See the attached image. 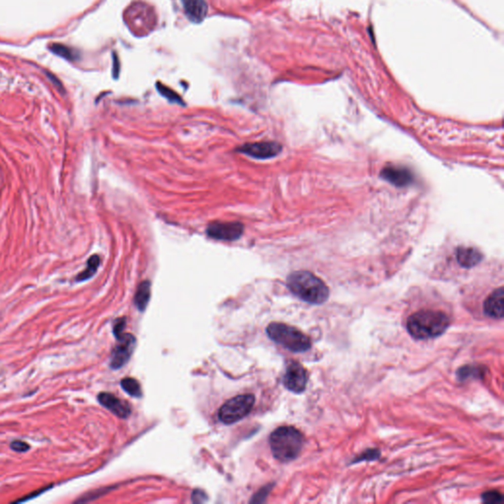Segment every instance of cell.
I'll list each match as a JSON object with an SVG mask.
<instances>
[{
  "label": "cell",
  "instance_id": "603a6c76",
  "mask_svg": "<svg viewBox=\"0 0 504 504\" xmlns=\"http://www.w3.org/2000/svg\"><path fill=\"white\" fill-rule=\"evenodd\" d=\"M380 456V452L379 450H375V449H371V450H367L366 452L363 453L361 456H359V459H357L356 461L354 460V462H360V461H364V460H367V461H372V460H375L377 458H379Z\"/></svg>",
  "mask_w": 504,
  "mask_h": 504
},
{
  "label": "cell",
  "instance_id": "277c9868",
  "mask_svg": "<svg viewBox=\"0 0 504 504\" xmlns=\"http://www.w3.org/2000/svg\"><path fill=\"white\" fill-rule=\"evenodd\" d=\"M267 335L272 341L294 353H304L311 348L308 336L288 324L271 323L267 327Z\"/></svg>",
  "mask_w": 504,
  "mask_h": 504
},
{
  "label": "cell",
  "instance_id": "6da1fadb",
  "mask_svg": "<svg viewBox=\"0 0 504 504\" xmlns=\"http://www.w3.org/2000/svg\"><path fill=\"white\" fill-rule=\"evenodd\" d=\"M450 325V319L440 310L423 309L413 313L407 321L409 334L417 340L434 339Z\"/></svg>",
  "mask_w": 504,
  "mask_h": 504
},
{
  "label": "cell",
  "instance_id": "5b68a950",
  "mask_svg": "<svg viewBox=\"0 0 504 504\" xmlns=\"http://www.w3.org/2000/svg\"><path fill=\"white\" fill-rule=\"evenodd\" d=\"M255 397L252 394L238 395L223 404L219 411V420L231 424L242 420L247 416L254 406Z\"/></svg>",
  "mask_w": 504,
  "mask_h": 504
},
{
  "label": "cell",
  "instance_id": "3957f363",
  "mask_svg": "<svg viewBox=\"0 0 504 504\" xmlns=\"http://www.w3.org/2000/svg\"><path fill=\"white\" fill-rule=\"evenodd\" d=\"M274 457L281 462H290L299 457L304 443L302 433L294 426L275 429L269 438Z\"/></svg>",
  "mask_w": 504,
  "mask_h": 504
},
{
  "label": "cell",
  "instance_id": "d4e9b609",
  "mask_svg": "<svg viewBox=\"0 0 504 504\" xmlns=\"http://www.w3.org/2000/svg\"><path fill=\"white\" fill-rule=\"evenodd\" d=\"M50 486H51V485H50ZM50 486H45V487H42V488H40V489H38L37 491H34V492H32V493H30V494H28V495H26V496H23L22 498H20V499H18V500L14 501V502H24V501L30 500V499H32V498H35V497L39 496L40 494L43 493L44 491L48 490V489L50 488Z\"/></svg>",
  "mask_w": 504,
  "mask_h": 504
},
{
  "label": "cell",
  "instance_id": "52a82bcc",
  "mask_svg": "<svg viewBox=\"0 0 504 504\" xmlns=\"http://www.w3.org/2000/svg\"><path fill=\"white\" fill-rule=\"evenodd\" d=\"M117 338L118 345L114 349L110 358V367L113 369L122 367L129 361L136 346V339L132 334L122 333Z\"/></svg>",
  "mask_w": 504,
  "mask_h": 504
},
{
  "label": "cell",
  "instance_id": "ffe728a7",
  "mask_svg": "<svg viewBox=\"0 0 504 504\" xmlns=\"http://www.w3.org/2000/svg\"><path fill=\"white\" fill-rule=\"evenodd\" d=\"M157 88H158V91L160 92V94L162 95L169 101H171L173 102H177V103H182V100L181 99V97L176 92H174L172 89L167 88L164 85L160 84V83L157 85Z\"/></svg>",
  "mask_w": 504,
  "mask_h": 504
},
{
  "label": "cell",
  "instance_id": "d6986e66",
  "mask_svg": "<svg viewBox=\"0 0 504 504\" xmlns=\"http://www.w3.org/2000/svg\"><path fill=\"white\" fill-rule=\"evenodd\" d=\"M122 389L128 393L132 397H141L142 396V389L139 384V382L133 378H124L121 382Z\"/></svg>",
  "mask_w": 504,
  "mask_h": 504
},
{
  "label": "cell",
  "instance_id": "5bb4252c",
  "mask_svg": "<svg viewBox=\"0 0 504 504\" xmlns=\"http://www.w3.org/2000/svg\"><path fill=\"white\" fill-rule=\"evenodd\" d=\"M458 262L464 267H472L481 261V254L473 248H461L457 252Z\"/></svg>",
  "mask_w": 504,
  "mask_h": 504
},
{
  "label": "cell",
  "instance_id": "9c48e42d",
  "mask_svg": "<svg viewBox=\"0 0 504 504\" xmlns=\"http://www.w3.org/2000/svg\"><path fill=\"white\" fill-rule=\"evenodd\" d=\"M239 151L244 155L258 160H266L276 157L282 151V146L275 141H262L254 143H246L239 148Z\"/></svg>",
  "mask_w": 504,
  "mask_h": 504
},
{
  "label": "cell",
  "instance_id": "8fae6325",
  "mask_svg": "<svg viewBox=\"0 0 504 504\" xmlns=\"http://www.w3.org/2000/svg\"><path fill=\"white\" fill-rule=\"evenodd\" d=\"M504 292L503 288L495 290L490 296H488L484 303V311L485 315L494 318L501 319L504 315Z\"/></svg>",
  "mask_w": 504,
  "mask_h": 504
},
{
  "label": "cell",
  "instance_id": "7c38bea8",
  "mask_svg": "<svg viewBox=\"0 0 504 504\" xmlns=\"http://www.w3.org/2000/svg\"><path fill=\"white\" fill-rule=\"evenodd\" d=\"M381 177L396 186H406L413 181L411 172L400 166H387L381 172Z\"/></svg>",
  "mask_w": 504,
  "mask_h": 504
},
{
  "label": "cell",
  "instance_id": "cb8c5ba5",
  "mask_svg": "<svg viewBox=\"0 0 504 504\" xmlns=\"http://www.w3.org/2000/svg\"><path fill=\"white\" fill-rule=\"evenodd\" d=\"M124 328H125V318L118 319L114 326V334L116 335V337H119L120 335H121L123 333Z\"/></svg>",
  "mask_w": 504,
  "mask_h": 504
},
{
  "label": "cell",
  "instance_id": "9a60e30c",
  "mask_svg": "<svg viewBox=\"0 0 504 504\" xmlns=\"http://www.w3.org/2000/svg\"><path fill=\"white\" fill-rule=\"evenodd\" d=\"M150 297H151V284L150 282L148 281H145V282H142L138 289H137V292H136V295H135V298H134V302H135V304L137 306V308L141 311H143L148 302H149V300H150Z\"/></svg>",
  "mask_w": 504,
  "mask_h": 504
},
{
  "label": "cell",
  "instance_id": "e0dca14e",
  "mask_svg": "<svg viewBox=\"0 0 504 504\" xmlns=\"http://www.w3.org/2000/svg\"><path fill=\"white\" fill-rule=\"evenodd\" d=\"M49 49L55 53L58 54L59 57H61L67 60H71V61H75L77 59H78V52L76 50H74L73 48H70L69 46L65 45V44H61V43H51L50 46H49Z\"/></svg>",
  "mask_w": 504,
  "mask_h": 504
},
{
  "label": "cell",
  "instance_id": "2e32d148",
  "mask_svg": "<svg viewBox=\"0 0 504 504\" xmlns=\"http://www.w3.org/2000/svg\"><path fill=\"white\" fill-rule=\"evenodd\" d=\"M100 263H101V258L99 257V255L91 256L87 262L86 269L84 271H82L76 277V281L84 282V281H86V280H89L90 278H92L96 274V272L100 266Z\"/></svg>",
  "mask_w": 504,
  "mask_h": 504
},
{
  "label": "cell",
  "instance_id": "ba28073f",
  "mask_svg": "<svg viewBox=\"0 0 504 504\" xmlns=\"http://www.w3.org/2000/svg\"><path fill=\"white\" fill-rule=\"evenodd\" d=\"M307 380L306 369L298 362H290L283 379L285 387L294 393L300 394L305 390Z\"/></svg>",
  "mask_w": 504,
  "mask_h": 504
},
{
  "label": "cell",
  "instance_id": "30bf717a",
  "mask_svg": "<svg viewBox=\"0 0 504 504\" xmlns=\"http://www.w3.org/2000/svg\"><path fill=\"white\" fill-rule=\"evenodd\" d=\"M98 400L104 408L121 419H126L130 415V407L127 403L121 400L117 396L101 392L99 394Z\"/></svg>",
  "mask_w": 504,
  "mask_h": 504
},
{
  "label": "cell",
  "instance_id": "7a4b0ae2",
  "mask_svg": "<svg viewBox=\"0 0 504 504\" xmlns=\"http://www.w3.org/2000/svg\"><path fill=\"white\" fill-rule=\"evenodd\" d=\"M290 291L302 301L311 304H322L329 298V289L320 278L307 271L292 273L287 280Z\"/></svg>",
  "mask_w": 504,
  "mask_h": 504
},
{
  "label": "cell",
  "instance_id": "44dd1931",
  "mask_svg": "<svg viewBox=\"0 0 504 504\" xmlns=\"http://www.w3.org/2000/svg\"><path fill=\"white\" fill-rule=\"evenodd\" d=\"M483 501L485 503H498L502 501V495L495 490L486 491L482 495Z\"/></svg>",
  "mask_w": 504,
  "mask_h": 504
},
{
  "label": "cell",
  "instance_id": "8992f818",
  "mask_svg": "<svg viewBox=\"0 0 504 504\" xmlns=\"http://www.w3.org/2000/svg\"><path fill=\"white\" fill-rule=\"evenodd\" d=\"M243 225L239 222H215L207 227V235L218 241L239 240L243 233Z\"/></svg>",
  "mask_w": 504,
  "mask_h": 504
},
{
  "label": "cell",
  "instance_id": "ac0fdd59",
  "mask_svg": "<svg viewBox=\"0 0 504 504\" xmlns=\"http://www.w3.org/2000/svg\"><path fill=\"white\" fill-rule=\"evenodd\" d=\"M485 372L481 365H466L458 370V378L460 380H467L469 378H482Z\"/></svg>",
  "mask_w": 504,
  "mask_h": 504
},
{
  "label": "cell",
  "instance_id": "4fadbf2b",
  "mask_svg": "<svg viewBox=\"0 0 504 504\" xmlns=\"http://www.w3.org/2000/svg\"><path fill=\"white\" fill-rule=\"evenodd\" d=\"M182 5L188 19L194 23H200L207 15L208 6L205 0H182Z\"/></svg>",
  "mask_w": 504,
  "mask_h": 504
},
{
  "label": "cell",
  "instance_id": "7402d4cb",
  "mask_svg": "<svg viewBox=\"0 0 504 504\" xmlns=\"http://www.w3.org/2000/svg\"><path fill=\"white\" fill-rule=\"evenodd\" d=\"M10 448L16 452H27L30 449V445L22 440H14L11 442Z\"/></svg>",
  "mask_w": 504,
  "mask_h": 504
}]
</instances>
